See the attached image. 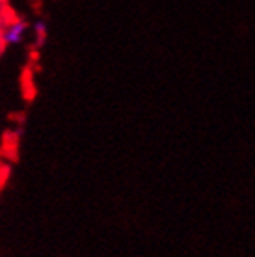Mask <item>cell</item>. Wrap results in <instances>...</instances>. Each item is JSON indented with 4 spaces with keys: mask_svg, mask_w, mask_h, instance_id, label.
<instances>
[{
    "mask_svg": "<svg viewBox=\"0 0 255 257\" xmlns=\"http://www.w3.org/2000/svg\"><path fill=\"white\" fill-rule=\"evenodd\" d=\"M30 32L36 36V39H38L39 43L41 41H45V38H47V23L45 21H36L34 25H30Z\"/></svg>",
    "mask_w": 255,
    "mask_h": 257,
    "instance_id": "7a4b0ae2",
    "label": "cell"
},
{
    "mask_svg": "<svg viewBox=\"0 0 255 257\" xmlns=\"http://www.w3.org/2000/svg\"><path fill=\"white\" fill-rule=\"evenodd\" d=\"M28 34H30V25L23 19H15L12 23H8V25H4V28H2V41H4V45L10 47L21 45V43H25Z\"/></svg>",
    "mask_w": 255,
    "mask_h": 257,
    "instance_id": "6da1fadb",
    "label": "cell"
},
{
    "mask_svg": "<svg viewBox=\"0 0 255 257\" xmlns=\"http://www.w3.org/2000/svg\"><path fill=\"white\" fill-rule=\"evenodd\" d=\"M2 28H4V26L0 25V51H2V47H4V41H2Z\"/></svg>",
    "mask_w": 255,
    "mask_h": 257,
    "instance_id": "3957f363",
    "label": "cell"
}]
</instances>
